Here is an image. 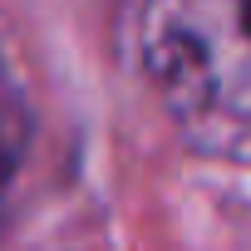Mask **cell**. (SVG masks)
<instances>
[{
	"mask_svg": "<svg viewBox=\"0 0 251 251\" xmlns=\"http://www.w3.org/2000/svg\"><path fill=\"white\" fill-rule=\"evenodd\" d=\"M143 64L177 138L222 163L246 158L251 50L246 0H148Z\"/></svg>",
	"mask_w": 251,
	"mask_h": 251,
	"instance_id": "6da1fadb",
	"label": "cell"
},
{
	"mask_svg": "<svg viewBox=\"0 0 251 251\" xmlns=\"http://www.w3.org/2000/svg\"><path fill=\"white\" fill-rule=\"evenodd\" d=\"M25 133H30V113L20 99V84L10 74V64L0 59V207H5L10 177L20 173V153H25Z\"/></svg>",
	"mask_w": 251,
	"mask_h": 251,
	"instance_id": "7a4b0ae2",
	"label": "cell"
}]
</instances>
